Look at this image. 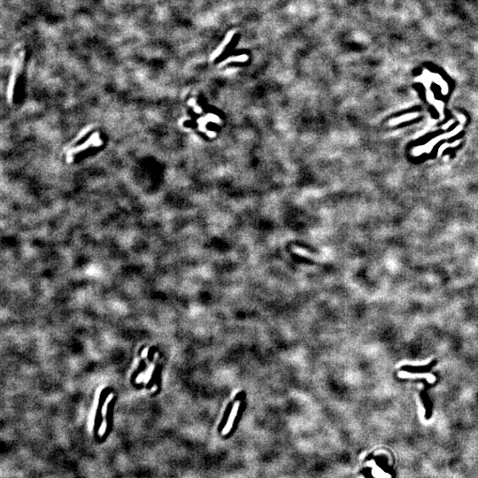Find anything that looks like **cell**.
I'll return each mask as SVG.
<instances>
[{"mask_svg":"<svg viewBox=\"0 0 478 478\" xmlns=\"http://www.w3.org/2000/svg\"><path fill=\"white\" fill-rule=\"evenodd\" d=\"M239 406H240V401H237L235 404H234V406L232 408L231 413L230 415V417H229V420L227 422L226 425L224 427V429L222 430V435L225 436L227 434H229V432H231V430L232 425L233 423L235 422V419H236V416H237V412H238V409H239Z\"/></svg>","mask_w":478,"mask_h":478,"instance_id":"6da1fadb","label":"cell"},{"mask_svg":"<svg viewBox=\"0 0 478 478\" xmlns=\"http://www.w3.org/2000/svg\"><path fill=\"white\" fill-rule=\"evenodd\" d=\"M234 34H235V32L233 31H230L229 33H227V35L226 36H225V38H224V40L222 41V43H221V45H220L219 46L217 47V49H216V51H215V52L212 54L211 61H215L217 57H219L221 55L222 52L224 51L225 47L229 45V43H230L232 37L234 36Z\"/></svg>","mask_w":478,"mask_h":478,"instance_id":"7a4b0ae2","label":"cell"},{"mask_svg":"<svg viewBox=\"0 0 478 478\" xmlns=\"http://www.w3.org/2000/svg\"><path fill=\"white\" fill-rule=\"evenodd\" d=\"M436 364V360H434L432 363H431L430 365L426 366V367H403L402 370H408L410 372H420V371H427L430 370V368H432L433 366Z\"/></svg>","mask_w":478,"mask_h":478,"instance_id":"3957f363","label":"cell"},{"mask_svg":"<svg viewBox=\"0 0 478 478\" xmlns=\"http://www.w3.org/2000/svg\"><path fill=\"white\" fill-rule=\"evenodd\" d=\"M247 60H248V56H247V54H242V55H237V56H231L222 62L221 66H223V65H225L227 63H230V62H247Z\"/></svg>","mask_w":478,"mask_h":478,"instance_id":"277c9868","label":"cell"}]
</instances>
